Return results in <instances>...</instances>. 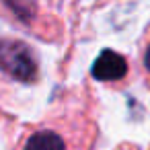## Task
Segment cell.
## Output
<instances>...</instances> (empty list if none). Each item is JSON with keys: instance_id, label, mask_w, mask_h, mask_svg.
Masks as SVG:
<instances>
[{"instance_id": "1", "label": "cell", "mask_w": 150, "mask_h": 150, "mask_svg": "<svg viewBox=\"0 0 150 150\" xmlns=\"http://www.w3.org/2000/svg\"><path fill=\"white\" fill-rule=\"evenodd\" d=\"M97 123L82 109H64L27 127L15 150H93Z\"/></svg>"}, {"instance_id": "2", "label": "cell", "mask_w": 150, "mask_h": 150, "mask_svg": "<svg viewBox=\"0 0 150 150\" xmlns=\"http://www.w3.org/2000/svg\"><path fill=\"white\" fill-rule=\"evenodd\" d=\"M0 72L17 82H35L39 76V62L35 52L19 39L0 37Z\"/></svg>"}, {"instance_id": "3", "label": "cell", "mask_w": 150, "mask_h": 150, "mask_svg": "<svg viewBox=\"0 0 150 150\" xmlns=\"http://www.w3.org/2000/svg\"><path fill=\"white\" fill-rule=\"evenodd\" d=\"M127 60L125 56L113 52V50H103L99 54V58L93 64V78L101 80V82H123L127 76Z\"/></svg>"}, {"instance_id": "4", "label": "cell", "mask_w": 150, "mask_h": 150, "mask_svg": "<svg viewBox=\"0 0 150 150\" xmlns=\"http://www.w3.org/2000/svg\"><path fill=\"white\" fill-rule=\"evenodd\" d=\"M8 2L21 19H27L31 23L39 19L41 8H56V2L60 0H8Z\"/></svg>"}, {"instance_id": "5", "label": "cell", "mask_w": 150, "mask_h": 150, "mask_svg": "<svg viewBox=\"0 0 150 150\" xmlns=\"http://www.w3.org/2000/svg\"><path fill=\"white\" fill-rule=\"evenodd\" d=\"M140 66H142V74L150 86V23L142 35V41H140Z\"/></svg>"}]
</instances>
